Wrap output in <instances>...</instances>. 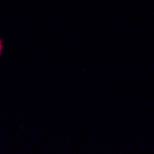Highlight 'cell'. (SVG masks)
<instances>
[{"instance_id": "6da1fadb", "label": "cell", "mask_w": 154, "mask_h": 154, "mask_svg": "<svg viewBox=\"0 0 154 154\" xmlns=\"http://www.w3.org/2000/svg\"><path fill=\"white\" fill-rule=\"evenodd\" d=\"M2 49H3V46H2V42H1V39H0V55H1Z\"/></svg>"}]
</instances>
